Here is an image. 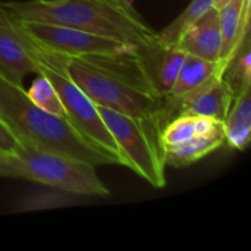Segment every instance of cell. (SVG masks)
Listing matches in <instances>:
<instances>
[{
    "mask_svg": "<svg viewBox=\"0 0 251 251\" xmlns=\"http://www.w3.org/2000/svg\"><path fill=\"white\" fill-rule=\"evenodd\" d=\"M26 93L27 97L34 104L38 105L46 112L58 115V117H66L65 109H64V105L61 103L58 92L46 76L39 75L32 82V86L28 91H26Z\"/></svg>",
    "mask_w": 251,
    "mask_h": 251,
    "instance_id": "cell-19",
    "label": "cell"
},
{
    "mask_svg": "<svg viewBox=\"0 0 251 251\" xmlns=\"http://www.w3.org/2000/svg\"><path fill=\"white\" fill-rule=\"evenodd\" d=\"M216 75H222V65L220 61H208L190 54H185L168 98L183 97L184 95L196 90Z\"/></svg>",
    "mask_w": 251,
    "mask_h": 251,
    "instance_id": "cell-15",
    "label": "cell"
},
{
    "mask_svg": "<svg viewBox=\"0 0 251 251\" xmlns=\"http://www.w3.org/2000/svg\"><path fill=\"white\" fill-rule=\"evenodd\" d=\"M37 58L39 64L38 75L46 76L54 86L64 105L66 118L71 124L88 141L123 166L119 147L100 118L96 103L65 73V58L49 53L38 46Z\"/></svg>",
    "mask_w": 251,
    "mask_h": 251,
    "instance_id": "cell-6",
    "label": "cell"
},
{
    "mask_svg": "<svg viewBox=\"0 0 251 251\" xmlns=\"http://www.w3.org/2000/svg\"><path fill=\"white\" fill-rule=\"evenodd\" d=\"M228 1H230V0H215V4H213V7L217 10H220L221 7L225 6L226 4H227Z\"/></svg>",
    "mask_w": 251,
    "mask_h": 251,
    "instance_id": "cell-23",
    "label": "cell"
},
{
    "mask_svg": "<svg viewBox=\"0 0 251 251\" xmlns=\"http://www.w3.org/2000/svg\"><path fill=\"white\" fill-rule=\"evenodd\" d=\"M215 0H193L186 6V9L171 22L166 28L161 32H156L157 39L166 44H176L179 37L190 25H193L196 20L200 19L202 15L210 9H212Z\"/></svg>",
    "mask_w": 251,
    "mask_h": 251,
    "instance_id": "cell-17",
    "label": "cell"
},
{
    "mask_svg": "<svg viewBox=\"0 0 251 251\" xmlns=\"http://www.w3.org/2000/svg\"><path fill=\"white\" fill-rule=\"evenodd\" d=\"M0 118L21 144L63 154L91 166L118 164L88 141L66 117H58L34 104L21 86L0 77Z\"/></svg>",
    "mask_w": 251,
    "mask_h": 251,
    "instance_id": "cell-3",
    "label": "cell"
},
{
    "mask_svg": "<svg viewBox=\"0 0 251 251\" xmlns=\"http://www.w3.org/2000/svg\"><path fill=\"white\" fill-rule=\"evenodd\" d=\"M198 134L196 117L193 115H178L163 125L159 131V141L162 149L176 146L188 141Z\"/></svg>",
    "mask_w": 251,
    "mask_h": 251,
    "instance_id": "cell-20",
    "label": "cell"
},
{
    "mask_svg": "<svg viewBox=\"0 0 251 251\" xmlns=\"http://www.w3.org/2000/svg\"><path fill=\"white\" fill-rule=\"evenodd\" d=\"M15 22L39 48L64 58L119 53L135 48V46L123 43L117 39L88 33L71 27L44 22Z\"/></svg>",
    "mask_w": 251,
    "mask_h": 251,
    "instance_id": "cell-7",
    "label": "cell"
},
{
    "mask_svg": "<svg viewBox=\"0 0 251 251\" xmlns=\"http://www.w3.org/2000/svg\"><path fill=\"white\" fill-rule=\"evenodd\" d=\"M21 146V141L0 118V153H11Z\"/></svg>",
    "mask_w": 251,
    "mask_h": 251,
    "instance_id": "cell-21",
    "label": "cell"
},
{
    "mask_svg": "<svg viewBox=\"0 0 251 251\" xmlns=\"http://www.w3.org/2000/svg\"><path fill=\"white\" fill-rule=\"evenodd\" d=\"M233 93L222 75H216L196 90L180 98L164 97V112L162 127L172 118L178 115L207 117L225 122L232 105Z\"/></svg>",
    "mask_w": 251,
    "mask_h": 251,
    "instance_id": "cell-9",
    "label": "cell"
},
{
    "mask_svg": "<svg viewBox=\"0 0 251 251\" xmlns=\"http://www.w3.org/2000/svg\"><path fill=\"white\" fill-rule=\"evenodd\" d=\"M145 76L159 97L172 92L185 53L173 44H166L154 36L151 41L135 47Z\"/></svg>",
    "mask_w": 251,
    "mask_h": 251,
    "instance_id": "cell-10",
    "label": "cell"
},
{
    "mask_svg": "<svg viewBox=\"0 0 251 251\" xmlns=\"http://www.w3.org/2000/svg\"><path fill=\"white\" fill-rule=\"evenodd\" d=\"M0 5L15 21L71 27L135 47L156 36L140 14L119 9L109 0H25Z\"/></svg>",
    "mask_w": 251,
    "mask_h": 251,
    "instance_id": "cell-2",
    "label": "cell"
},
{
    "mask_svg": "<svg viewBox=\"0 0 251 251\" xmlns=\"http://www.w3.org/2000/svg\"><path fill=\"white\" fill-rule=\"evenodd\" d=\"M226 142L223 125L208 134H196L188 141L176 146L163 147L166 166L184 168L205 158Z\"/></svg>",
    "mask_w": 251,
    "mask_h": 251,
    "instance_id": "cell-13",
    "label": "cell"
},
{
    "mask_svg": "<svg viewBox=\"0 0 251 251\" xmlns=\"http://www.w3.org/2000/svg\"><path fill=\"white\" fill-rule=\"evenodd\" d=\"M65 73L96 103L109 109L159 123L164 98L150 86L135 48L119 53L65 58Z\"/></svg>",
    "mask_w": 251,
    "mask_h": 251,
    "instance_id": "cell-1",
    "label": "cell"
},
{
    "mask_svg": "<svg viewBox=\"0 0 251 251\" xmlns=\"http://www.w3.org/2000/svg\"><path fill=\"white\" fill-rule=\"evenodd\" d=\"M0 176L25 179L77 196L110 194L95 166L25 144L11 153H0Z\"/></svg>",
    "mask_w": 251,
    "mask_h": 251,
    "instance_id": "cell-4",
    "label": "cell"
},
{
    "mask_svg": "<svg viewBox=\"0 0 251 251\" xmlns=\"http://www.w3.org/2000/svg\"><path fill=\"white\" fill-rule=\"evenodd\" d=\"M110 1H112L115 6L119 7V9L125 10V11L127 12H131V14H139V12L134 9V6H132V4L129 0H110Z\"/></svg>",
    "mask_w": 251,
    "mask_h": 251,
    "instance_id": "cell-22",
    "label": "cell"
},
{
    "mask_svg": "<svg viewBox=\"0 0 251 251\" xmlns=\"http://www.w3.org/2000/svg\"><path fill=\"white\" fill-rule=\"evenodd\" d=\"M75 194L68 191L59 190V189L49 188L48 190L37 191L29 194L24 200H21L15 208L16 212H34V211L55 210V208L68 207L74 205L76 200Z\"/></svg>",
    "mask_w": 251,
    "mask_h": 251,
    "instance_id": "cell-18",
    "label": "cell"
},
{
    "mask_svg": "<svg viewBox=\"0 0 251 251\" xmlns=\"http://www.w3.org/2000/svg\"><path fill=\"white\" fill-rule=\"evenodd\" d=\"M109 1H110V0H109Z\"/></svg>",
    "mask_w": 251,
    "mask_h": 251,
    "instance_id": "cell-25",
    "label": "cell"
},
{
    "mask_svg": "<svg viewBox=\"0 0 251 251\" xmlns=\"http://www.w3.org/2000/svg\"><path fill=\"white\" fill-rule=\"evenodd\" d=\"M0 10H1V6H0Z\"/></svg>",
    "mask_w": 251,
    "mask_h": 251,
    "instance_id": "cell-24",
    "label": "cell"
},
{
    "mask_svg": "<svg viewBox=\"0 0 251 251\" xmlns=\"http://www.w3.org/2000/svg\"><path fill=\"white\" fill-rule=\"evenodd\" d=\"M100 118L119 147L123 166L127 167L153 188L167 185L166 162L159 141L157 120L139 118L96 104Z\"/></svg>",
    "mask_w": 251,
    "mask_h": 251,
    "instance_id": "cell-5",
    "label": "cell"
},
{
    "mask_svg": "<svg viewBox=\"0 0 251 251\" xmlns=\"http://www.w3.org/2000/svg\"><path fill=\"white\" fill-rule=\"evenodd\" d=\"M226 141L232 149L245 151L251 139V87L234 97L223 122Z\"/></svg>",
    "mask_w": 251,
    "mask_h": 251,
    "instance_id": "cell-14",
    "label": "cell"
},
{
    "mask_svg": "<svg viewBox=\"0 0 251 251\" xmlns=\"http://www.w3.org/2000/svg\"><path fill=\"white\" fill-rule=\"evenodd\" d=\"M174 46L185 54L208 61H220L222 33L218 10L212 7L196 20L181 33Z\"/></svg>",
    "mask_w": 251,
    "mask_h": 251,
    "instance_id": "cell-11",
    "label": "cell"
},
{
    "mask_svg": "<svg viewBox=\"0 0 251 251\" xmlns=\"http://www.w3.org/2000/svg\"><path fill=\"white\" fill-rule=\"evenodd\" d=\"M251 0H230L218 10L221 33H222V49L220 63L222 73L232 54L250 33V9Z\"/></svg>",
    "mask_w": 251,
    "mask_h": 251,
    "instance_id": "cell-12",
    "label": "cell"
},
{
    "mask_svg": "<svg viewBox=\"0 0 251 251\" xmlns=\"http://www.w3.org/2000/svg\"><path fill=\"white\" fill-rule=\"evenodd\" d=\"M1 6V5H0ZM39 73L37 46L2 9L0 10V77L22 86L25 77Z\"/></svg>",
    "mask_w": 251,
    "mask_h": 251,
    "instance_id": "cell-8",
    "label": "cell"
},
{
    "mask_svg": "<svg viewBox=\"0 0 251 251\" xmlns=\"http://www.w3.org/2000/svg\"><path fill=\"white\" fill-rule=\"evenodd\" d=\"M250 58V33H248L227 61L222 73V78L232 91L233 97L251 87Z\"/></svg>",
    "mask_w": 251,
    "mask_h": 251,
    "instance_id": "cell-16",
    "label": "cell"
}]
</instances>
